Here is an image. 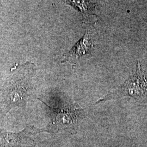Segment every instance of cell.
Masks as SVG:
<instances>
[{
	"label": "cell",
	"mask_w": 147,
	"mask_h": 147,
	"mask_svg": "<svg viewBox=\"0 0 147 147\" xmlns=\"http://www.w3.org/2000/svg\"><path fill=\"white\" fill-rule=\"evenodd\" d=\"M147 92V77L142 71L141 64L138 62L136 73L131 76L118 89L106 95L98 102L109 100L115 96L129 95L137 99L143 98Z\"/></svg>",
	"instance_id": "2"
},
{
	"label": "cell",
	"mask_w": 147,
	"mask_h": 147,
	"mask_svg": "<svg viewBox=\"0 0 147 147\" xmlns=\"http://www.w3.org/2000/svg\"><path fill=\"white\" fill-rule=\"evenodd\" d=\"M30 130L13 133L0 130V147H32Z\"/></svg>",
	"instance_id": "3"
},
{
	"label": "cell",
	"mask_w": 147,
	"mask_h": 147,
	"mask_svg": "<svg viewBox=\"0 0 147 147\" xmlns=\"http://www.w3.org/2000/svg\"><path fill=\"white\" fill-rule=\"evenodd\" d=\"M93 48L94 45L90 39L89 32L86 31L82 38L75 44L69 52L64 55V58L62 62L75 63L81 56L92 53Z\"/></svg>",
	"instance_id": "4"
},
{
	"label": "cell",
	"mask_w": 147,
	"mask_h": 147,
	"mask_svg": "<svg viewBox=\"0 0 147 147\" xmlns=\"http://www.w3.org/2000/svg\"><path fill=\"white\" fill-rule=\"evenodd\" d=\"M66 3L82 14L85 23H92L98 17L95 14L96 5L95 2L86 1H67Z\"/></svg>",
	"instance_id": "5"
},
{
	"label": "cell",
	"mask_w": 147,
	"mask_h": 147,
	"mask_svg": "<svg viewBox=\"0 0 147 147\" xmlns=\"http://www.w3.org/2000/svg\"><path fill=\"white\" fill-rule=\"evenodd\" d=\"M35 70L32 63H25L16 68L0 89V107L5 112L25 105L31 89L32 76Z\"/></svg>",
	"instance_id": "1"
}]
</instances>
